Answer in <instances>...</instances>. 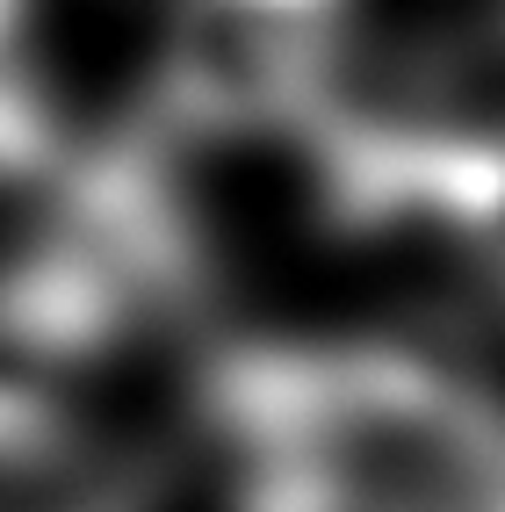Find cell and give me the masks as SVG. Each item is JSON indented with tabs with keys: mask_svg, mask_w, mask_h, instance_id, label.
Masks as SVG:
<instances>
[{
	"mask_svg": "<svg viewBox=\"0 0 505 512\" xmlns=\"http://www.w3.org/2000/svg\"><path fill=\"white\" fill-rule=\"evenodd\" d=\"M289 512H361V505H325V498H303V505H289Z\"/></svg>",
	"mask_w": 505,
	"mask_h": 512,
	"instance_id": "cell-1",
	"label": "cell"
}]
</instances>
